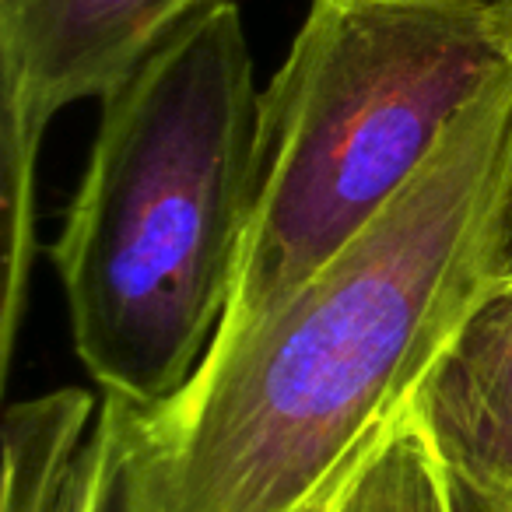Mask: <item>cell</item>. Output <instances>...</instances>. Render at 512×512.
<instances>
[{
  "label": "cell",
  "instance_id": "obj_7",
  "mask_svg": "<svg viewBox=\"0 0 512 512\" xmlns=\"http://www.w3.org/2000/svg\"><path fill=\"white\" fill-rule=\"evenodd\" d=\"M442 474H446V470H442ZM446 488H449V505H453V512H512V505L498 502L495 495L460 481V477L446 474Z\"/></svg>",
  "mask_w": 512,
  "mask_h": 512
},
{
  "label": "cell",
  "instance_id": "obj_5",
  "mask_svg": "<svg viewBox=\"0 0 512 512\" xmlns=\"http://www.w3.org/2000/svg\"><path fill=\"white\" fill-rule=\"evenodd\" d=\"M407 414L449 477L512 505V278L456 327Z\"/></svg>",
  "mask_w": 512,
  "mask_h": 512
},
{
  "label": "cell",
  "instance_id": "obj_2",
  "mask_svg": "<svg viewBox=\"0 0 512 512\" xmlns=\"http://www.w3.org/2000/svg\"><path fill=\"white\" fill-rule=\"evenodd\" d=\"M256 134L235 0L186 22L102 99L50 256L74 351L106 397L158 407L211 348L253 225Z\"/></svg>",
  "mask_w": 512,
  "mask_h": 512
},
{
  "label": "cell",
  "instance_id": "obj_8",
  "mask_svg": "<svg viewBox=\"0 0 512 512\" xmlns=\"http://www.w3.org/2000/svg\"><path fill=\"white\" fill-rule=\"evenodd\" d=\"M509 15H512V0H509Z\"/></svg>",
  "mask_w": 512,
  "mask_h": 512
},
{
  "label": "cell",
  "instance_id": "obj_3",
  "mask_svg": "<svg viewBox=\"0 0 512 512\" xmlns=\"http://www.w3.org/2000/svg\"><path fill=\"white\" fill-rule=\"evenodd\" d=\"M509 71V0H309L260 92L253 225L214 337L334 260Z\"/></svg>",
  "mask_w": 512,
  "mask_h": 512
},
{
  "label": "cell",
  "instance_id": "obj_6",
  "mask_svg": "<svg viewBox=\"0 0 512 512\" xmlns=\"http://www.w3.org/2000/svg\"><path fill=\"white\" fill-rule=\"evenodd\" d=\"M323 512H453L446 474L411 414L351 470Z\"/></svg>",
  "mask_w": 512,
  "mask_h": 512
},
{
  "label": "cell",
  "instance_id": "obj_1",
  "mask_svg": "<svg viewBox=\"0 0 512 512\" xmlns=\"http://www.w3.org/2000/svg\"><path fill=\"white\" fill-rule=\"evenodd\" d=\"M512 278V71L369 228L158 407L123 404L113 512H323Z\"/></svg>",
  "mask_w": 512,
  "mask_h": 512
},
{
  "label": "cell",
  "instance_id": "obj_4",
  "mask_svg": "<svg viewBox=\"0 0 512 512\" xmlns=\"http://www.w3.org/2000/svg\"><path fill=\"white\" fill-rule=\"evenodd\" d=\"M221 0H0V369H11L36 260V172L53 116L106 99Z\"/></svg>",
  "mask_w": 512,
  "mask_h": 512
}]
</instances>
